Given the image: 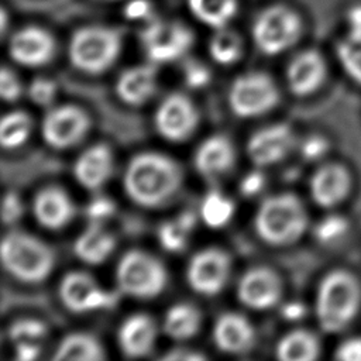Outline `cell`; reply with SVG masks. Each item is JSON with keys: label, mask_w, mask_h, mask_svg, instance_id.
Returning <instances> with one entry per match:
<instances>
[{"label": "cell", "mask_w": 361, "mask_h": 361, "mask_svg": "<svg viewBox=\"0 0 361 361\" xmlns=\"http://www.w3.org/2000/svg\"><path fill=\"white\" fill-rule=\"evenodd\" d=\"M183 173L179 164L159 152H141L128 162L123 185L128 197L142 207H159L180 189Z\"/></svg>", "instance_id": "cell-1"}, {"label": "cell", "mask_w": 361, "mask_h": 361, "mask_svg": "<svg viewBox=\"0 0 361 361\" xmlns=\"http://www.w3.org/2000/svg\"><path fill=\"white\" fill-rule=\"evenodd\" d=\"M123 31L107 24H86L78 27L68 44L72 66L87 75L106 72L120 56Z\"/></svg>", "instance_id": "cell-2"}, {"label": "cell", "mask_w": 361, "mask_h": 361, "mask_svg": "<svg viewBox=\"0 0 361 361\" xmlns=\"http://www.w3.org/2000/svg\"><path fill=\"white\" fill-rule=\"evenodd\" d=\"M361 303L358 281L344 269L329 272L319 283L316 314L322 330L338 333L354 319Z\"/></svg>", "instance_id": "cell-3"}, {"label": "cell", "mask_w": 361, "mask_h": 361, "mask_svg": "<svg viewBox=\"0 0 361 361\" xmlns=\"http://www.w3.org/2000/svg\"><path fill=\"white\" fill-rule=\"evenodd\" d=\"M254 226L257 234L265 243L276 247L290 245L305 233L307 214L295 195H274L259 206Z\"/></svg>", "instance_id": "cell-4"}, {"label": "cell", "mask_w": 361, "mask_h": 361, "mask_svg": "<svg viewBox=\"0 0 361 361\" xmlns=\"http://www.w3.org/2000/svg\"><path fill=\"white\" fill-rule=\"evenodd\" d=\"M4 269L21 282L38 283L48 278L55 265L54 250L24 231H10L1 241Z\"/></svg>", "instance_id": "cell-5"}, {"label": "cell", "mask_w": 361, "mask_h": 361, "mask_svg": "<svg viewBox=\"0 0 361 361\" xmlns=\"http://www.w3.org/2000/svg\"><path fill=\"white\" fill-rule=\"evenodd\" d=\"M305 24L299 11L283 3L261 8L251 24L255 48L268 56L290 49L303 35Z\"/></svg>", "instance_id": "cell-6"}, {"label": "cell", "mask_w": 361, "mask_h": 361, "mask_svg": "<svg viewBox=\"0 0 361 361\" xmlns=\"http://www.w3.org/2000/svg\"><path fill=\"white\" fill-rule=\"evenodd\" d=\"M116 281L121 293L137 299H151L165 289L168 274L158 258L141 250H133L120 258Z\"/></svg>", "instance_id": "cell-7"}, {"label": "cell", "mask_w": 361, "mask_h": 361, "mask_svg": "<svg viewBox=\"0 0 361 361\" xmlns=\"http://www.w3.org/2000/svg\"><path fill=\"white\" fill-rule=\"evenodd\" d=\"M142 49L152 63H168L185 56L193 45V31L180 20L155 17L140 32Z\"/></svg>", "instance_id": "cell-8"}, {"label": "cell", "mask_w": 361, "mask_h": 361, "mask_svg": "<svg viewBox=\"0 0 361 361\" xmlns=\"http://www.w3.org/2000/svg\"><path fill=\"white\" fill-rule=\"evenodd\" d=\"M279 102L274 79L264 72H248L234 79L228 92L233 113L243 118L258 117L272 110Z\"/></svg>", "instance_id": "cell-9"}, {"label": "cell", "mask_w": 361, "mask_h": 361, "mask_svg": "<svg viewBox=\"0 0 361 361\" xmlns=\"http://www.w3.org/2000/svg\"><path fill=\"white\" fill-rule=\"evenodd\" d=\"M231 274V258L220 248H207L196 252L188 265L189 286L206 296L217 295L227 283Z\"/></svg>", "instance_id": "cell-10"}, {"label": "cell", "mask_w": 361, "mask_h": 361, "mask_svg": "<svg viewBox=\"0 0 361 361\" xmlns=\"http://www.w3.org/2000/svg\"><path fill=\"white\" fill-rule=\"evenodd\" d=\"M7 51L16 63L27 68H38L54 59L56 41L47 28L28 24L10 35Z\"/></svg>", "instance_id": "cell-11"}, {"label": "cell", "mask_w": 361, "mask_h": 361, "mask_svg": "<svg viewBox=\"0 0 361 361\" xmlns=\"http://www.w3.org/2000/svg\"><path fill=\"white\" fill-rule=\"evenodd\" d=\"M59 298L63 306L73 313L111 307L117 300L116 293L102 289L93 276L79 271L69 272L62 278Z\"/></svg>", "instance_id": "cell-12"}, {"label": "cell", "mask_w": 361, "mask_h": 361, "mask_svg": "<svg viewBox=\"0 0 361 361\" xmlns=\"http://www.w3.org/2000/svg\"><path fill=\"white\" fill-rule=\"evenodd\" d=\"M90 128V118L78 106H59L51 110L42 121L44 141L56 149L71 148L85 138Z\"/></svg>", "instance_id": "cell-13"}, {"label": "cell", "mask_w": 361, "mask_h": 361, "mask_svg": "<svg viewBox=\"0 0 361 361\" xmlns=\"http://www.w3.org/2000/svg\"><path fill=\"white\" fill-rule=\"evenodd\" d=\"M199 123L193 102L180 93H172L162 100L155 113L157 131L168 141L179 142L189 138Z\"/></svg>", "instance_id": "cell-14"}, {"label": "cell", "mask_w": 361, "mask_h": 361, "mask_svg": "<svg viewBox=\"0 0 361 361\" xmlns=\"http://www.w3.org/2000/svg\"><path fill=\"white\" fill-rule=\"evenodd\" d=\"M283 290L279 274L269 267H254L240 278L237 295L240 302L254 310H265L275 306Z\"/></svg>", "instance_id": "cell-15"}, {"label": "cell", "mask_w": 361, "mask_h": 361, "mask_svg": "<svg viewBox=\"0 0 361 361\" xmlns=\"http://www.w3.org/2000/svg\"><path fill=\"white\" fill-rule=\"evenodd\" d=\"M293 145L295 134L290 126L278 123L252 134L247 144V152L257 166H268L282 161Z\"/></svg>", "instance_id": "cell-16"}, {"label": "cell", "mask_w": 361, "mask_h": 361, "mask_svg": "<svg viewBox=\"0 0 361 361\" xmlns=\"http://www.w3.org/2000/svg\"><path fill=\"white\" fill-rule=\"evenodd\" d=\"M326 61L316 49L298 52L286 68L289 90L296 96H307L316 92L326 79Z\"/></svg>", "instance_id": "cell-17"}, {"label": "cell", "mask_w": 361, "mask_h": 361, "mask_svg": "<svg viewBox=\"0 0 361 361\" xmlns=\"http://www.w3.org/2000/svg\"><path fill=\"white\" fill-rule=\"evenodd\" d=\"M213 340L217 348L228 354H243L255 344V330L250 320L240 313H223L214 324Z\"/></svg>", "instance_id": "cell-18"}, {"label": "cell", "mask_w": 361, "mask_h": 361, "mask_svg": "<svg viewBox=\"0 0 361 361\" xmlns=\"http://www.w3.org/2000/svg\"><path fill=\"white\" fill-rule=\"evenodd\" d=\"M32 203L37 221L49 230L65 227L75 216V204L72 199L59 186H47L41 189L35 195Z\"/></svg>", "instance_id": "cell-19"}, {"label": "cell", "mask_w": 361, "mask_h": 361, "mask_svg": "<svg viewBox=\"0 0 361 361\" xmlns=\"http://www.w3.org/2000/svg\"><path fill=\"white\" fill-rule=\"evenodd\" d=\"M113 172V154L109 145L94 144L85 149L73 165L76 180L86 189L102 188Z\"/></svg>", "instance_id": "cell-20"}, {"label": "cell", "mask_w": 361, "mask_h": 361, "mask_svg": "<svg viewBox=\"0 0 361 361\" xmlns=\"http://www.w3.org/2000/svg\"><path fill=\"white\" fill-rule=\"evenodd\" d=\"M350 175L341 165L327 164L312 176L310 196L320 207H333L340 203L350 190Z\"/></svg>", "instance_id": "cell-21"}, {"label": "cell", "mask_w": 361, "mask_h": 361, "mask_svg": "<svg viewBox=\"0 0 361 361\" xmlns=\"http://www.w3.org/2000/svg\"><path fill=\"white\" fill-rule=\"evenodd\" d=\"M157 333V324L149 314H133L118 329L120 348L130 358L145 357L154 350Z\"/></svg>", "instance_id": "cell-22"}, {"label": "cell", "mask_w": 361, "mask_h": 361, "mask_svg": "<svg viewBox=\"0 0 361 361\" xmlns=\"http://www.w3.org/2000/svg\"><path fill=\"white\" fill-rule=\"evenodd\" d=\"M235 164V149L226 135H213L203 141L195 154L196 171L206 178L228 172Z\"/></svg>", "instance_id": "cell-23"}, {"label": "cell", "mask_w": 361, "mask_h": 361, "mask_svg": "<svg viewBox=\"0 0 361 361\" xmlns=\"http://www.w3.org/2000/svg\"><path fill=\"white\" fill-rule=\"evenodd\" d=\"M157 92L155 65H137L124 71L116 82L117 96L127 104L141 106Z\"/></svg>", "instance_id": "cell-24"}, {"label": "cell", "mask_w": 361, "mask_h": 361, "mask_svg": "<svg viewBox=\"0 0 361 361\" xmlns=\"http://www.w3.org/2000/svg\"><path fill=\"white\" fill-rule=\"evenodd\" d=\"M116 247L114 235L102 223L93 221L76 238L73 251L86 264L97 265L104 262Z\"/></svg>", "instance_id": "cell-25"}, {"label": "cell", "mask_w": 361, "mask_h": 361, "mask_svg": "<svg viewBox=\"0 0 361 361\" xmlns=\"http://www.w3.org/2000/svg\"><path fill=\"white\" fill-rule=\"evenodd\" d=\"M189 13L213 30L227 27L238 13V0H186Z\"/></svg>", "instance_id": "cell-26"}, {"label": "cell", "mask_w": 361, "mask_h": 361, "mask_svg": "<svg viewBox=\"0 0 361 361\" xmlns=\"http://www.w3.org/2000/svg\"><path fill=\"white\" fill-rule=\"evenodd\" d=\"M202 326L200 310L190 303H176L164 317V331L175 340H186L197 334Z\"/></svg>", "instance_id": "cell-27"}, {"label": "cell", "mask_w": 361, "mask_h": 361, "mask_svg": "<svg viewBox=\"0 0 361 361\" xmlns=\"http://www.w3.org/2000/svg\"><path fill=\"white\" fill-rule=\"evenodd\" d=\"M104 358L100 343L87 333H72L56 347L54 360L58 361H99Z\"/></svg>", "instance_id": "cell-28"}, {"label": "cell", "mask_w": 361, "mask_h": 361, "mask_svg": "<svg viewBox=\"0 0 361 361\" xmlns=\"http://www.w3.org/2000/svg\"><path fill=\"white\" fill-rule=\"evenodd\" d=\"M319 351L317 337L307 330L289 331L276 344V357L282 361H312Z\"/></svg>", "instance_id": "cell-29"}, {"label": "cell", "mask_w": 361, "mask_h": 361, "mask_svg": "<svg viewBox=\"0 0 361 361\" xmlns=\"http://www.w3.org/2000/svg\"><path fill=\"white\" fill-rule=\"evenodd\" d=\"M244 51V41L241 35L228 28H217L209 39V54L220 65L235 63Z\"/></svg>", "instance_id": "cell-30"}, {"label": "cell", "mask_w": 361, "mask_h": 361, "mask_svg": "<svg viewBox=\"0 0 361 361\" xmlns=\"http://www.w3.org/2000/svg\"><path fill=\"white\" fill-rule=\"evenodd\" d=\"M195 223V214L190 212H185L176 219L162 223L158 228V240L161 245L171 252L182 251L188 244Z\"/></svg>", "instance_id": "cell-31"}, {"label": "cell", "mask_w": 361, "mask_h": 361, "mask_svg": "<svg viewBox=\"0 0 361 361\" xmlns=\"http://www.w3.org/2000/svg\"><path fill=\"white\" fill-rule=\"evenodd\" d=\"M32 131V120L25 111H10L3 116L0 124V142L3 148L23 145Z\"/></svg>", "instance_id": "cell-32"}, {"label": "cell", "mask_w": 361, "mask_h": 361, "mask_svg": "<svg viewBox=\"0 0 361 361\" xmlns=\"http://www.w3.org/2000/svg\"><path fill=\"white\" fill-rule=\"evenodd\" d=\"M200 214L203 221L212 227L219 228L226 226L234 214V203L227 196L217 190L209 192L200 206Z\"/></svg>", "instance_id": "cell-33"}, {"label": "cell", "mask_w": 361, "mask_h": 361, "mask_svg": "<svg viewBox=\"0 0 361 361\" xmlns=\"http://www.w3.org/2000/svg\"><path fill=\"white\" fill-rule=\"evenodd\" d=\"M336 54L347 76L361 85V35L345 34L336 45Z\"/></svg>", "instance_id": "cell-34"}, {"label": "cell", "mask_w": 361, "mask_h": 361, "mask_svg": "<svg viewBox=\"0 0 361 361\" xmlns=\"http://www.w3.org/2000/svg\"><path fill=\"white\" fill-rule=\"evenodd\" d=\"M350 226L345 217L340 214H329L323 217L314 227V237L322 244H334L341 240Z\"/></svg>", "instance_id": "cell-35"}, {"label": "cell", "mask_w": 361, "mask_h": 361, "mask_svg": "<svg viewBox=\"0 0 361 361\" xmlns=\"http://www.w3.org/2000/svg\"><path fill=\"white\" fill-rule=\"evenodd\" d=\"M8 336L14 343H39L47 336V326L37 319H18L10 324Z\"/></svg>", "instance_id": "cell-36"}, {"label": "cell", "mask_w": 361, "mask_h": 361, "mask_svg": "<svg viewBox=\"0 0 361 361\" xmlns=\"http://www.w3.org/2000/svg\"><path fill=\"white\" fill-rule=\"evenodd\" d=\"M123 16L128 21L141 23L144 25L157 17L155 6L151 0H126Z\"/></svg>", "instance_id": "cell-37"}, {"label": "cell", "mask_w": 361, "mask_h": 361, "mask_svg": "<svg viewBox=\"0 0 361 361\" xmlns=\"http://www.w3.org/2000/svg\"><path fill=\"white\" fill-rule=\"evenodd\" d=\"M55 94L56 83L48 78H35L28 86V96L38 106H49Z\"/></svg>", "instance_id": "cell-38"}, {"label": "cell", "mask_w": 361, "mask_h": 361, "mask_svg": "<svg viewBox=\"0 0 361 361\" xmlns=\"http://www.w3.org/2000/svg\"><path fill=\"white\" fill-rule=\"evenodd\" d=\"M185 83L190 89L204 87L210 82V71L206 65L199 61H188L183 66Z\"/></svg>", "instance_id": "cell-39"}, {"label": "cell", "mask_w": 361, "mask_h": 361, "mask_svg": "<svg viewBox=\"0 0 361 361\" xmlns=\"http://www.w3.org/2000/svg\"><path fill=\"white\" fill-rule=\"evenodd\" d=\"M23 86L13 69L8 66L1 68L0 73V94L7 102H14L21 96Z\"/></svg>", "instance_id": "cell-40"}, {"label": "cell", "mask_w": 361, "mask_h": 361, "mask_svg": "<svg viewBox=\"0 0 361 361\" xmlns=\"http://www.w3.org/2000/svg\"><path fill=\"white\" fill-rule=\"evenodd\" d=\"M329 151V141L323 135H310L300 145V154L307 161H317Z\"/></svg>", "instance_id": "cell-41"}, {"label": "cell", "mask_w": 361, "mask_h": 361, "mask_svg": "<svg viewBox=\"0 0 361 361\" xmlns=\"http://www.w3.org/2000/svg\"><path fill=\"white\" fill-rule=\"evenodd\" d=\"M114 212H116L114 202L106 196H99L93 199L86 207V214L89 216V219L99 223L111 217Z\"/></svg>", "instance_id": "cell-42"}, {"label": "cell", "mask_w": 361, "mask_h": 361, "mask_svg": "<svg viewBox=\"0 0 361 361\" xmlns=\"http://www.w3.org/2000/svg\"><path fill=\"white\" fill-rule=\"evenodd\" d=\"M24 207L21 203V199L14 192H7L3 199V207H1V217L4 224H13L23 216Z\"/></svg>", "instance_id": "cell-43"}, {"label": "cell", "mask_w": 361, "mask_h": 361, "mask_svg": "<svg viewBox=\"0 0 361 361\" xmlns=\"http://www.w3.org/2000/svg\"><path fill=\"white\" fill-rule=\"evenodd\" d=\"M336 358L341 361H361V337L341 341L336 348Z\"/></svg>", "instance_id": "cell-44"}, {"label": "cell", "mask_w": 361, "mask_h": 361, "mask_svg": "<svg viewBox=\"0 0 361 361\" xmlns=\"http://www.w3.org/2000/svg\"><path fill=\"white\" fill-rule=\"evenodd\" d=\"M265 185V176L261 171H252L245 175L240 183V190L244 196H254L262 190Z\"/></svg>", "instance_id": "cell-45"}, {"label": "cell", "mask_w": 361, "mask_h": 361, "mask_svg": "<svg viewBox=\"0 0 361 361\" xmlns=\"http://www.w3.org/2000/svg\"><path fill=\"white\" fill-rule=\"evenodd\" d=\"M345 34L361 35V3L353 4L345 11Z\"/></svg>", "instance_id": "cell-46"}, {"label": "cell", "mask_w": 361, "mask_h": 361, "mask_svg": "<svg viewBox=\"0 0 361 361\" xmlns=\"http://www.w3.org/2000/svg\"><path fill=\"white\" fill-rule=\"evenodd\" d=\"M16 344V358L20 361H31L35 360L41 353L39 343H30V341H20Z\"/></svg>", "instance_id": "cell-47"}, {"label": "cell", "mask_w": 361, "mask_h": 361, "mask_svg": "<svg viewBox=\"0 0 361 361\" xmlns=\"http://www.w3.org/2000/svg\"><path fill=\"white\" fill-rule=\"evenodd\" d=\"M281 314L285 320H289V322H296V320H300L305 317L306 314V307L302 302H288L282 306L281 309Z\"/></svg>", "instance_id": "cell-48"}, {"label": "cell", "mask_w": 361, "mask_h": 361, "mask_svg": "<svg viewBox=\"0 0 361 361\" xmlns=\"http://www.w3.org/2000/svg\"><path fill=\"white\" fill-rule=\"evenodd\" d=\"M164 360H168V361H196V360H204L206 355L202 354V353H197V351H190L188 348H176V350H172L171 353H166L164 357Z\"/></svg>", "instance_id": "cell-49"}, {"label": "cell", "mask_w": 361, "mask_h": 361, "mask_svg": "<svg viewBox=\"0 0 361 361\" xmlns=\"http://www.w3.org/2000/svg\"><path fill=\"white\" fill-rule=\"evenodd\" d=\"M6 27H7V10L3 7L1 8V32H3V35L6 34Z\"/></svg>", "instance_id": "cell-50"}, {"label": "cell", "mask_w": 361, "mask_h": 361, "mask_svg": "<svg viewBox=\"0 0 361 361\" xmlns=\"http://www.w3.org/2000/svg\"><path fill=\"white\" fill-rule=\"evenodd\" d=\"M102 1H118V0H102Z\"/></svg>", "instance_id": "cell-51"}]
</instances>
